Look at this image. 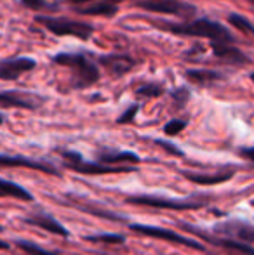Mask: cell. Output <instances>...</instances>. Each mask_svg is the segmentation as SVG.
<instances>
[{"instance_id": "27", "label": "cell", "mask_w": 254, "mask_h": 255, "mask_svg": "<svg viewBox=\"0 0 254 255\" xmlns=\"http://www.w3.org/2000/svg\"><path fill=\"white\" fill-rule=\"evenodd\" d=\"M157 146H160L164 151L173 154V156H183V151H181L178 146H174L173 142H167V141H162V139H159V141H157Z\"/></svg>"}, {"instance_id": "33", "label": "cell", "mask_w": 254, "mask_h": 255, "mask_svg": "<svg viewBox=\"0 0 254 255\" xmlns=\"http://www.w3.org/2000/svg\"><path fill=\"white\" fill-rule=\"evenodd\" d=\"M3 124V115H0V125Z\"/></svg>"}, {"instance_id": "31", "label": "cell", "mask_w": 254, "mask_h": 255, "mask_svg": "<svg viewBox=\"0 0 254 255\" xmlns=\"http://www.w3.org/2000/svg\"><path fill=\"white\" fill-rule=\"evenodd\" d=\"M7 249H9V243H5V242L0 240V250H7Z\"/></svg>"}, {"instance_id": "13", "label": "cell", "mask_w": 254, "mask_h": 255, "mask_svg": "<svg viewBox=\"0 0 254 255\" xmlns=\"http://www.w3.org/2000/svg\"><path fill=\"white\" fill-rule=\"evenodd\" d=\"M24 222H26V224H30V226H37V228H40V229H45V231L52 233V235L63 236V238L70 236L68 229L64 228L61 222H58L54 217L44 214V212H37V214L30 215V217L24 219Z\"/></svg>"}, {"instance_id": "16", "label": "cell", "mask_w": 254, "mask_h": 255, "mask_svg": "<svg viewBox=\"0 0 254 255\" xmlns=\"http://www.w3.org/2000/svg\"><path fill=\"white\" fill-rule=\"evenodd\" d=\"M183 177H187L188 181H192L193 184H200V186H216V184H223V182L230 181L235 175V170H221L218 174H193V172H181Z\"/></svg>"}, {"instance_id": "26", "label": "cell", "mask_w": 254, "mask_h": 255, "mask_svg": "<svg viewBox=\"0 0 254 255\" xmlns=\"http://www.w3.org/2000/svg\"><path fill=\"white\" fill-rule=\"evenodd\" d=\"M138 110H139L138 104H132V106H129L127 110L124 111V113L120 115L119 118H117V124H120V125H124V124H131V122L136 118V113H138Z\"/></svg>"}, {"instance_id": "32", "label": "cell", "mask_w": 254, "mask_h": 255, "mask_svg": "<svg viewBox=\"0 0 254 255\" xmlns=\"http://www.w3.org/2000/svg\"><path fill=\"white\" fill-rule=\"evenodd\" d=\"M68 2H73V3H85V2H91V0H68Z\"/></svg>"}, {"instance_id": "4", "label": "cell", "mask_w": 254, "mask_h": 255, "mask_svg": "<svg viewBox=\"0 0 254 255\" xmlns=\"http://www.w3.org/2000/svg\"><path fill=\"white\" fill-rule=\"evenodd\" d=\"M63 161L64 167L70 170L77 172V174H87V175H105V174H127V172H134V167H110V165H103L99 161H85L78 153L73 151H63Z\"/></svg>"}, {"instance_id": "14", "label": "cell", "mask_w": 254, "mask_h": 255, "mask_svg": "<svg viewBox=\"0 0 254 255\" xmlns=\"http://www.w3.org/2000/svg\"><path fill=\"white\" fill-rule=\"evenodd\" d=\"M211 47H213L214 56L227 61V63H232V64L249 63V57L242 51H239L234 44H228V42H211Z\"/></svg>"}, {"instance_id": "18", "label": "cell", "mask_w": 254, "mask_h": 255, "mask_svg": "<svg viewBox=\"0 0 254 255\" xmlns=\"http://www.w3.org/2000/svg\"><path fill=\"white\" fill-rule=\"evenodd\" d=\"M187 78L195 85H200V87H209L214 82H218L221 78L220 73L213 70H188L187 71Z\"/></svg>"}, {"instance_id": "23", "label": "cell", "mask_w": 254, "mask_h": 255, "mask_svg": "<svg viewBox=\"0 0 254 255\" xmlns=\"http://www.w3.org/2000/svg\"><path fill=\"white\" fill-rule=\"evenodd\" d=\"M228 23L234 24L237 30L244 31V33L254 35V24L249 19H246L244 16H241V14H230V16H228Z\"/></svg>"}, {"instance_id": "3", "label": "cell", "mask_w": 254, "mask_h": 255, "mask_svg": "<svg viewBox=\"0 0 254 255\" xmlns=\"http://www.w3.org/2000/svg\"><path fill=\"white\" fill-rule=\"evenodd\" d=\"M37 23H40L44 28H47L51 33L64 37V35H71L80 40H87L92 33L94 28L89 23H82V21H71L66 17H49V16H37L35 17Z\"/></svg>"}, {"instance_id": "6", "label": "cell", "mask_w": 254, "mask_h": 255, "mask_svg": "<svg viewBox=\"0 0 254 255\" xmlns=\"http://www.w3.org/2000/svg\"><path fill=\"white\" fill-rule=\"evenodd\" d=\"M129 229L138 235L148 236V238H155V240H164V242L169 243H176V245H183L193 250H204V245L199 243L197 240H192L188 236H181L174 231H169L166 228H159V226H148V224H131Z\"/></svg>"}, {"instance_id": "30", "label": "cell", "mask_w": 254, "mask_h": 255, "mask_svg": "<svg viewBox=\"0 0 254 255\" xmlns=\"http://www.w3.org/2000/svg\"><path fill=\"white\" fill-rule=\"evenodd\" d=\"M241 156L254 163V146H253V148H242L241 149Z\"/></svg>"}, {"instance_id": "9", "label": "cell", "mask_w": 254, "mask_h": 255, "mask_svg": "<svg viewBox=\"0 0 254 255\" xmlns=\"http://www.w3.org/2000/svg\"><path fill=\"white\" fill-rule=\"evenodd\" d=\"M37 66L31 57H14L0 63V80H16Z\"/></svg>"}, {"instance_id": "15", "label": "cell", "mask_w": 254, "mask_h": 255, "mask_svg": "<svg viewBox=\"0 0 254 255\" xmlns=\"http://www.w3.org/2000/svg\"><path fill=\"white\" fill-rule=\"evenodd\" d=\"M98 161L103 165H110V167H126L131 163H139V156L131 151H108L103 149L98 153Z\"/></svg>"}, {"instance_id": "5", "label": "cell", "mask_w": 254, "mask_h": 255, "mask_svg": "<svg viewBox=\"0 0 254 255\" xmlns=\"http://www.w3.org/2000/svg\"><path fill=\"white\" fill-rule=\"evenodd\" d=\"M127 203L139 205V207H150V208H164V210H199L202 208L204 202H192V200H173L166 196H150V195H136L129 196L126 200Z\"/></svg>"}, {"instance_id": "12", "label": "cell", "mask_w": 254, "mask_h": 255, "mask_svg": "<svg viewBox=\"0 0 254 255\" xmlns=\"http://www.w3.org/2000/svg\"><path fill=\"white\" fill-rule=\"evenodd\" d=\"M99 63L105 66V70L108 73H112L113 77H122V75L129 73L134 68V59H131L129 56L124 54H108V56L99 57Z\"/></svg>"}, {"instance_id": "34", "label": "cell", "mask_w": 254, "mask_h": 255, "mask_svg": "<svg viewBox=\"0 0 254 255\" xmlns=\"http://www.w3.org/2000/svg\"><path fill=\"white\" fill-rule=\"evenodd\" d=\"M3 231V228H2V226H0V233H2Z\"/></svg>"}, {"instance_id": "21", "label": "cell", "mask_w": 254, "mask_h": 255, "mask_svg": "<svg viewBox=\"0 0 254 255\" xmlns=\"http://www.w3.org/2000/svg\"><path fill=\"white\" fill-rule=\"evenodd\" d=\"M16 245H17V249H21L26 255H59L58 252L45 250V249H42V247L35 245V243L26 242V240H17Z\"/></svg>"}, {"instance_id": "20", "label": "cell", "mask_w": 254, "mask_h": 255, "mask_svg": "<svg viewBox=\"0 0 254 255\" xmlns=\"http://www.w3.org/2000/svg\"><path fill=\"white\" fill-rule=\"evenodd\" d=\"M70 205H71V207H75V208H78V210H82V212H87V214L96 215V217L108 219V221H124L122 215L113 214V212H110V210H103V208H99V207H92V205H82L78 202H70Z\"/></svg>"}, {"instance_id": "11", "label": "cell", "mask_w": 254, "mask_h": 255, "mask_svg": "<svg viewBox=\"0 0 254 255\" xmlns=\"http://www.w3.org/2000/svg\"><path fill=\"white\" fill-rule=\"evenodd\" d=\"M0 167H24V168H31V170H40L45 174L51 175H59V172L56 170L52 165L44 163V161H35L30 160L26 156H19V154H0Z\"/></svg>"}, {"instance_id": "19", "label": "cell", "mask_w": 254, "mask_h": 255, "mask_svg": "<svg viewBox=\"0 0 254 255\" xmlns=\"http://www.w3.org/2000/svg\"><path fill=\"white\" fill-rule=\"evenodd\" d=\"M0 196L19 198V200H24V202H31V200H33V196L24 188H21L19 184H14V182H10V181H3V179H0Z\"/></svg>"}, {"instance_id": "22", "label": "cell", "mask_w": 254, "mask_h": 255, "mask_svg": "<svg viewBox=\"0 0 254 255\" xmlns=\"http://www.w3.org/2000/svg\"><path fill=\"white\" fill-rule=\"evenodd\" d=\"M87 242H94V243H110V245H122L126 242L122 235H115V233H105V235H94V236H87Z\"/></svg>"}, {"instance_id": "25", "label": "cell", "mask_w": 254, "mask_h": 255, "mask_svg": "<svg viewBox=\"0 0 254 255\" xmlns=\"http://www.w3.org/2000/svg\"><path fill=\"white\" fill-rule=\"evenodd\" d=\"M183 128H187V122L185 120H171L166 124V127H164V134L166 135H178Z\"/></svg>"}, {"instance_id": "1", "label": "cell", "mask_w": 254, "mask_h": 255, "mask_svg": "<svg viewBox=\"0 0 254 255\" xmlns=\"http://www.w3.org/2000/svg\"><path fill=\"white\" fill-rule=\"evenodd\" d=\"M159 30L169 31L181 37H199V38H209L211 42H228L234 44V35L218 21L213 19H195L187 21V23H167V21H159L155 23Z\"/></svg>"}, {"instance_id": "24", "label": "cell", "mask_w": 254, "mask_h": 255, "mask_svg": "<svg viewBox=\"0 0 254 255\" xmlns=\"http://www.w3.org/2000/svg\"><path fill=\"white\" fill-rule=\"evenodd\" d=\"M164 94V85L160 84H145L136 91L138 98H159Z\"/></svg>"}, {"instance_id": "35", "label": "cell", "mask_w": 254, "mask_h": 255, "mask_svg": "<svg viewBox=\"0 0 254 255\" xmlns=\"http://www.w3.org/2000/svg\"><path fill=\"white\" fill-rule=\"evenodd\" d=\"M251 78H253V82H254V73H253V75H251Z\"/></svg>"}, {"instance_id": "2", "label": "cell", "mask_w": 254, "mask_h": 255, "mask_svg": "<svg viewBox=\"0 0 254 255\" xmlns=\"http://www.w3.org/2000/svg\"><path fill=\"white\" fill-rule=\"evenodd\" d=\"M56 64L71 70V85L75 89H85L99 80V70L85 54L80 52H61L54 56Z\"/></svg>"}, {"instance_id": "28", "label": "cell", "mask_w": 254, "mask_h": 255, "mask_svg": "<svg viewBox=\"0 0 254 255\" xmlns=\"http://www.w3.org/2000/svg\"><path fill=\"white\" fill-rule=\"evenodd\" d=\"M21 3H23L24 7H28V9H31V10H40V9L49 7V3L45 2V0H21Z\"/></svg>"}, {"instance_id": "29", "label": "cell", "mask_w": 254, "mask_h": 255, "mask_svg": "<svg viewBox=\"0 0 254 255\" xmlns=\"http://www.w3.org/2000/svg\"><path fill=\"white\" fill-rule=\"evenodd\" d=\"M188 98H190V92H188L187 89H178V91L173 92V99L180 104V106H183V104L188 101Z\"/></svg>"}, {"instance_id": "17", "label": "cell", "mask_w": 254, "mask_h": 255, "mask_svg": "<svg viewBox=\"0 0 254 255\" xmlns=\"http://www.w3.org/2000/svg\"><path fill=\"white\" fill-rule=\"evenodd\" d=\"M117 2H120V0H101V2H96V3H92V5L80 7V9H77V12L87 14V16L112 17V16H115V12H117Z\"/></svg>"}, {"instance_id": "7", "label": "cell", "mask_w": 254, "mask_h": 255, "mask_svg": "<svg viewBox=\"0 0 254 255\" xmlns=\"http://www.w3.org/2000/svg\"><path fill=\"white\" fill-rule=\"evenodd\" d=\"M134 3L148 12L173 14L178 17H187V19L195 16V7L190 3L180 2V0H136Z\"/></svg>"}, {"instance_id": "10", "label": "cell", "mask_w": 254, "mask_h": 255, "mask_svg": "<svg viewBox=\"0 0 254 255\" xmlns=\"http://www.w3.org/2000/svg\"><path fill=\"white\" fill-rule=\"evenodd\" d=\"M42 99L33 94L17 91H2L0 92V106L2 108H21V110H35Z\"/></svg>"}, {"instance_id": "8", "label": "cell", "mask_w": 254, "mask_h": 255, "mask_svg": "<svg viewBox=\"0 0 254 255\" xmlns=\"http://www.w3.org/2000/svg\"><path fill=\"white\" fill-rule=\"evenodd\" d=\"M214 235L221 236V238H230L235 240V242L251 245V243H254V226L242 221L218 222L214 226Z\"/></svg>"}]
</instances>
